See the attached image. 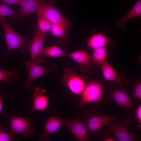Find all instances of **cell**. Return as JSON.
Masks as SVG:
<instances>
[{"label":"cell","instance_id":"24","mask_svg":"<svg viewBox=\"0 0 141 141\" xmlns=\"http://www.w3.org/2000/svg\"><path fill=\"white\" fill-rule=\"evenodd\" d=\"M37 15L38 29L41 32L45 33L50 31L52 24L43 17Z\"/></svg>","mask_w":141,"mask_h":141},{"label":"cell","instance_id":"15","mask_svg":"<svg viewBox=\"0 0 141 141\" xmlns=\"http://www.w3.org/2000/svg\"><path fill=\"white\" fill-rule=\"evenodd\" d=\"M47 0H23L20 5V10L17 20H20L25 16L34 13L39 7Z\"/></svg>","mask_w":141,"mask_h":141},{"label":"cell","instance_id":"28","mask_svg":"<svg viewBox=\"0 0 141 141\" xmlns=\"http://www.w3.org/2000/svg\"><path fill=\"white\" fill-rule=\"evenodd\" d=\"M136 118L137 120L139 125L138 127L140 128L141 126V105H139L136 110Z\"/></svg>","mask_w":141,"mask_h":141},{"label":"cell","instance_id":"1","mask_svg":"<svg viewBox=\"0 0 141 141\" xmlns=\"http://www.w3.org/2000/svg\"><path fill=\"white\" fill-rule=\"evenodd\" d=\"M0 22L3 27L7 46V51L3 56L16 49L22 54H26L29 50L30 41L15 32L4 18H0Z\"/></svg>","mask_w":141,"mask_h":141},{"label":"cell","instance_id":"5","mask_svg":"<svg viewBox=\"0 0 141 141\" xmlns=\"http://www.w3.org/2000/svg\"><path fill=\"white\" fill-rule=\"evenodd\" d=\"M34 13L45 18L52 24L62 23L70 25L68 20L56 9L53 0L41 4Z\"/></svg>","mask_w":141,"mask_h":141},{"label":"cell","instance_id":"22","mask_svg":"<svg viewBox=\"0 0 141 141\" xmlns=\"http://www.w3.org/2000/svg\"><path fill=\"white\" fill-rule=\"evenodd\" d=\"M19 71L16 68L10 70H0V81H3L10 84L17 80L18 78Z\"/></svg>","mask_w":141,"mask_h":141},{"label":"cell","instance_id":"23","mask_svg":"<svg viewBox=\"0 0 141 141\" xmlns=\"http://www.w3.org/2000/svg\"><path fill=\"white\" fill-rule=\"evenodd\" d=\"M19 15V13L11 9L8 5L0 4V18L8 16L11 20H14L17 19Z\"/></svg>","mask_w":141,"mask_h":141},{"label":"cell","instance_id":"7","mask_svg":"<svg viewBox=\"0 0 141 141\" xmlns=\"http://www.w3.org/2000/svg\"><path fill=\"white\" fill-rule=\"evenodd\" d=\"M62 74V81L68 87L70 92L76 95H81L86 85L84 80L70 68L64 69Z\"/></svg>","mask_w":141,"mask_h":141},{"label":"cell","instance_id":"18","mask_svg":"<svg viewBox=\"0 0 141 141\" xmlns=\"http://www.w3.org/2000/svg\"><path fill=\"white\" fill-rule=\"evenodd\" d=\"M68 53L64 51L59 47L53 46L43 48L40 53L38 63L43 62L45 57H53L68 56Z\"/></svg>","mask_w":141,"mask_h":141},{"label":"cell","instance_id":"12","mask_svg":"<svg viewBox=\"0 0 141 141\" xmlns=\"http://www.w3.org/2000/svg\"><path fill=\"white\" fill-rule=\"evenodd\" d=\"M68 56L80 65L79 70L90 74L93 66L90 56L85 51L79 50L68 53Z\"/></svg>","mask_w":141,"mask_h":141},{"label":"cell","instance_id":"6","mask_svg":"<svg viewBox=\"0 0 141 141\" xmlns=\"http://www.w3.org/2000/svg\"><path fill=\"white\" fill-rule=\"evenodd\" d=\"M22 62L27 68L28 72L27 81L23 85L24 88L28 91H30L33 89L32 83L34 80L50 71H56L57 70L56 67L54 65L46 68L31 60L28 61H23Z\"/></svg>","mask_w":141,"mask_h":141},{"label":"cell","instance_id":"16","mask_svg":"<svg viewBox=\"0 0 141 141\" xmlns=\"http://www.w3.org/2000/svg\"><path fill=\"white\" fill-rule=\"evenodd\" d=\"M70 26V25L62 23L52 24L50 31L51 33L60 44L66 45L68 43L66 37L68 29Z\"/></svg>","mask_w":141,"mask_h":141},{"label":"cell","instance_id":"21","mask_svg":"<svg viewBox=\"0 0 141 141\" xmlns=\"http://www.w3.org/2000/svg\"><path fill=\"white\" fill-rule=\"evenodd\" d=\"M107 55L106 47L95 49L90 56L91 62L96 64H101L106 61Z\"/></svg>","mask_w":141,"mask_h":141},{"label":"cell","instance_id":"26","mask_svg":"<svg viewBox=\"0 0 141 141\" xmlns=\"http://www.w3.org/2000/svg\"><path fill=\"white\" fill-rule=\"evenodd\" d=\"M132 96L141 100V82L139 80L137 82L134 86V91Z\"/></svg>","mask_w":141,"mask_h":141},{"label":"cell","instance_id":"19","mask_svg":"<svg viewBox=\"0 0 141 141\" xmlns=\"http://www.w3.org/2000/svg\"><path fill=\"white\" fill-rule=\"evenodd\" d=\"M110 39L103 34L98 33L93 34L87 41L88 47L93 50L98 48L106 47L110 42Z\"/></svg>","mask_w":141,"mask_h":141},{"label":"cell","instance_id":"11","mask_svg":"<svg viewBox=\"0 0 141 141\" xmlns=\"http://www.w3.org/2000/svg\"><path fill=\"white\" fill-rule=\"evenodd\" d=\"M63 125V121L58 116L50 117L47 121L43 131L38 134V139L41 141L50 140V136L57 131Z\"/></svg>","mask_w":141,"mask_h":141},{"label":"cell","instance_id":"2","mask_svg":"<svg viewBox=\"0 0 141 141\" xmlns=\"http://www.w3.org/2000/svg\"><path fill=\"white\" fill-rule=\"evenodd\" d=\"M5 116L9 121V134L14 136L15 134L20 133L23 138H28L34 133L36 127L33 125V120L32 118L27 119L11 116L7 114Z\"/></svg>","mask_w":141,"mask_h":141},{"label":"cell","instance_id":"29","mask_svg":"<svg viewBox=\"0 0 141 141\" xmlns=\"http://www.w3.org/2000/svg\"><path fill=\"white\" fill-rule=\"evenodd\" d=\"M3 97V95L1 94H0V114L1 113L2 108Z\"/></svg>","mask_w":141,"mask_h":141},{"label":"cell","instance_id":"9","mask_svg":"<svg viewBox=\"0 0 141 141\" xmlns=\"http://www.w3.org/2000/svg\"><path fill=\"white\" fill-rule=\"evenodd\" d=\"M82 116L88 131L93 133L98 132L104 125L116 120L113 115L92 114Z\"/></svg>","mask_w":141,"mask_h":141},{"label":"cell","instance_id":"3","mask_svg":"<svg viewBox=\"0 0 141 141\" xmlns=\"http://www.w3.org/2000/svg\"><path fill=\"white\" fill-rule=\"evenodd\" d=\"M133 120L129 116L121 121L115 123H109L105 126L119 141H139L136 134L130 133L128 130Z\"/></svg>","mask_w":141,"mask_h":141},{"label":"cell","instance_id":"14","mask_svg":"<svg viewBox=\"0 0 141 141\" xmlns=\"http://www.w3.org/2000/svg\"><path fill=\"white\" fill-rule=\"evenodd\" d=\"M101 65L102 74L105 80L113 82L118 87L121 86L124 84L122 78L117 74L112 66L106 61Z\"/></svg>","mask_w":141,"mask_h":141},{"label":"cell","instance_id":"10","mask_svg":"<svg viewBox=\"0 0 141 141\" xmlns=\"http://www.w3.org/2000/svg\"><path fill=\"white\" fill-rule=\"evenodd\" d=\"M46 34L37 28L34 33L33 39L30 41L29 50L30 52L31 60L38 63Z\"/></svg>","mask_w":141,"mask_h":141},{"label":"cell","instance_id":"20","mask_svg":"<svg viewBox=\"0 0 141 141\" xmlns=\"http://www.w3.org/2000/svg\"><path fill=\"white\" fill-rule=\"evenodd\" d=\"M141 16V0H138L130 11L116 23L119 27L127 21L132 18Z\"/></svg>","mask_w":141,"mask_h":141},{"label":"cell","instance_id":"27","mask_svg":"<svg viewBox=\"0 0 141 141\" xmlns=\"http://www.w3.org/2000/svg\"><path fill=\"white\" fill-rule=\"evenodd\" d=\"M23 0H0V2L7 5L20 6Z\"/></svg>","mask_w":141,"mask_h":141},{"label":"cell","instance_id":"13","mask_svg":"<svg viewBox=\"0 0 141 141\" xmlns=\"http://www.w3.org/2000/svg\"><path fill=\"white\" fill-rule=\"evenodd\" d=\"M46 91L39 87H35L32 96L33 111H43L48 108L49 101L48 97L45 95Z\"/></svg>","mask_w":141,"mask_h":141},{"label":"cell","instance_id":"25","mask_svg":"<svg viewBox=\"0 0 141 141\" xmlns=\"http://www.w3.org/2000/svg\"><path fill=\"white\" fill-rule=\"evenodd\" d=\"M6 128L0 125V141H12L14 139V136L5 132Z\"/></svg>","mask_w":141,"mask_h":141},{"label":"cell","instance_id":"17","mask_svg":"<svg viewBox=\"0 0 141 141\" xmlns=\"http://www.w3.org/2000/svg\"><path fill=\"white\" fill-rule=\"evenodd\" d=\"M111 96L118 106L127 108L132 107L130 97L124 91L121 90H115L112 92Z\"/></svg>","mask_w":141,"mask_h":141},{"label":"cell","instance_id":"8","mask_svg":"<svg viewBox=\"0 0 141 141\" xmlns=\"http://www.w3.org/2000/svg\"><path fill=\"white\" fill-rule=\"evenodd\" d=\"M63 125L69 130L79 141H88L90 139L88 130L82 115L75 119L63 121Z\"/></svg>","mask_w":141,"mask_h":141},{"label":"cell","instance_id":"30","mask_svg":"<svg viewBox=\"0 0 141 141\" xmlns=\"http://www.w3.org/2000/svg\"><path fill=\"white\" fill-rule=\"evenodd\" d=\"M104 141H115L114 139L109 137H106L103 139Z\"/></svg>","mask_w":141,"mask_h":141},{"label":"cell","instance_id":"4","mask_svg":"<svg viewBox=\"0 0 141 141\" xmlns=\"http://www.w3.org/2000/svg\"><path fill=\"white\" fill-rule=\"evenodd\" d=\"M103 93V87L100 83L95 80L89 81L81 94L77 105L81 109L87 104L98 103L102 100Z\"/></svg>","mask_w":141,"mask_h":141}]
</instances>
